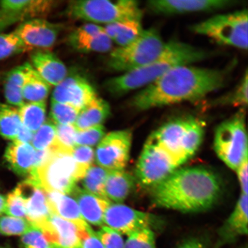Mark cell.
I'll return each instance as SVG.
<instances>
[{
  "label": "cell",
  "instance_id": "6da1fadb",
  "mask_svg": "<svg viewBox=\"0 0 248 248\" xmlns=\"http://www.w3.org/2000/svg\"><path fill=\"white\" fill-rule=\"evenodd\" d=\"M230 68L207 69L187 65L176 67L136 94L131 106L138 110L202 100L225 85Z\"/></svg>",
  "mask_w": 248,
  "mask_h": 248
},
{
  "label": "cell",
  "instance_id": "7a4b0ae2",
  "mask_svg": "<svg viewBox=\"0 0 248 248\" xmlns=\"http://www.w3.org/2000/svg\"><path fill=\"white\" fill-rule=\"evenodd\" d=\"M221 179L202 167L179 168L151 188L154 205L178 212H204L215 205L222 193Z\"/></svg>",
  "mask_w": 248,
  "mask_h": 248
},
{
  "label": "cell",
  "instance_id": "3957f363",
  "mask_svg": "<svg viewBox=\"0 0 248 248\" xmlns=\"http://www.w3.org/2000/svg\"><path fill=\"white\" fill-rule=\"evenodd\" d=\"M206 51L188 43L171 40L166 43L160 54L143 67L124 73L105 83L111 94L120 96L144 88L176 67L187 66L205 60Z\"/></svg>",
  "mask_w": 248,
  "mask_h": 248
},
{
  "label": "cell",
  "instance_id": "277c9868",
  "mask_svg": "<svg viewBox=\"0 0 248 248\" xmlns=\"http://www.w3.org/2000/svg\"><path fill=\"white\" fill-rule=\"evenodd\" d=\"M204 135L203 123L196 118L186 117L164 124L148 139L159 145L181 166L197 153Z\"/></svg>",
  "mask_w": 248,
  "mask_h": 248
},
{
  "label": "cell",
  "instance_id": "5b68a950",
  "mask_svg": "<svg viewBox=\"0 0 248 248\" xmlns=\"http://www.w3.org/2000/svg\"><path fill=\"white\" fill-rule=\"evenodd\" d=\"M51 151L45 162L29 177L35 180L46 193L70 195L88 169L78 164L71 154Z\"/></svg>",
  "mask_w": 248,
  "mask_h": 248
},
{
  "label": "cell",
  "instance_id": "8992f818",
  "mask_svg": "<svg viewBox=\"0 0 248 248\" xmlns=\"http://www.w3.org/2000/svg\"><path fill=\"white\" fill-rule=\"evenodd\" d=\"M65 14L74 19L108 25L128 20H141L142 12L134 0H81L68 3Z\"/></svg>",
  "mask_w": 248,
  "mask_h": 248
},
{
  "label": "cell",
  "instance_id": "52a82bcc",
  "mask_svg": "<svg viewBox=\"0 0 248 248\" xmlns=\"http://www.w3.org/2000/svg\"><path fill=\"white\" fill-rule=\"evenodd\" d=\"M248 13L247 9L214 16L192 26L198 35L207 37L221 45L247 50Z\"/></svg>",
  "mask_w": 248,
  "mask_h": 248
},
{
  "label": "cell",
  "instance_id": "ba28073f",
  "mask_svg": "<svg viewBox=\"0 0 248 248\" xmlns=\"http://www.w3.org/2000/svg\"><path fill=\"white\" fill-rule=\"evenodd\" d=\"M165 44L156 30H144L131 44L111 52L108 66L111 70L124 73L139 69L155 60Z\"/></svg>",
  "mask_w": 248,
  "mask_h": 248
},
{
  "label": "cell",
  "instance_id": "9c48e42d",
  "mask_svg": "<svg viewBox=\"0 0 248 248\" xmlns=\"http://www.w3.org/2000/svg\"><path fill=\"white\" fill-rule=\"evenodd\" d=\"M214 149L219 159L235 170L248 156V142L244 110L217 126Z\"/></svg>",
  "mask_w": 248,
  "mask_h": 248
},
{
  "label": "cell",
  "instance_id": "30bf717a",
  "mask_svg": "<svg viewBox=\"0 0 248 248\" xmlns=\"http://www.w3.org/2000/svg\"><path fill=\"white\" fill-rule=\"evenodd\" d=\"M181 166L155 142L147 139L135 169V179L145 187L153 188Z\"/></svg>",
  "mask_w": 248,
  "mask_h": 248
},
{
  "label": "cell",
  "instance_id": "8fae6325",
  "mask_svg": "<svg viewBox=\"0 0 248 248\" xmlns=\"http://www.w3.org/2000/svg\"><path fill=\"white\" fill-rule=\"evenodd\" d=\"M132 142V132L129 129L108 133L96 150L98 166L108 170H124L129 159Z\"/></svg>",
  "mask_w": 248,
  "mask_h": 248
},
{
  "label": "cell",
  "instance_id": "7c38bea8",
  "mask_svg": "<svg viewBox=\"0 0 248 248\" xmlns=\"http://www.w3.org/2000/svg\"><path fill=\"white\" fill-rule=\"evenodd\" d=\"M104 222L107 227L128 236L142 229H153L158 221L156 216L150 213L111 202L105 210Z\"/></svg>",
  "mask_w": 248,
  "mask_h": 248
},
{
  "label": "cell",
  "instance_id": "4fadbf2b",
  "mask_svg": "<svg viewBox=\"0 0 248 248\" xmlns=\"http://www.w3.org/2000/svg\"><path fill=\"white\" fill-rule=\"evenodd\" d=\"M38 228L49 243L64 248H77L81 246V241L91 230L82 229L74 223L51 214Z\"/></svg>",
  "mask_w": 248,
  "mask_h": 248
},
{
  "label": "cell",
  "instance_id": "5bb4252c",
  "mask_svg": "<svg viewBox=\"0 0 248 248\" xmlns=\"http://www.w3.org/2000/svg\"><path fill=\"white\" fill-rule=\"evenodd\" d=\"M97 97L88 80L75 74L67 76L60 84L55 86L51 100L71 105L80 110Z\"/></svg>",
  "mask_w": 248,
  "mask_h": 248
},
{
  "label": "cell",
  "instance_id": "9a60e30c",
  "mask_svg": "<svg viewBox=\"0 0 248 248\" xmlns=\"http://www.w3.org/2000/svg\"><path fill=\"white\" fill-rule=\"evenodd\" d=\"M61 29V25L41 18L24 21L15 31L31 50H47L54 45Z\"/></svg>",
  "mask_w": 248,
  "mask_h": 248
},
{
  "label": "cell",
  "instance_id": "2e32d148",
  "mask_svg": "<svg viewBox=\"0 0 248 248\" xmlns=\"http://www.w3.org/2000/svg\"><path fill=\"white\" fill-rule=\"evenodd\" d=\"M16 190L24 200L27 212L26 219L37 228L51 215L46 192L35 180L28 177L20 183Z\"/></svg>",
  "mask_w": 248,
  "mask_h": 248
},
{
  "label": "cell",
  "instance_id": "e0dca14e",
  "mask_svg": "<svg viewBox=\"0 0 248 248\" xmlns=\"http://www.w3.org/2000/svg\"><path fill=\"white\" fill-rule=\"evenodd\" d=\"M232 0H151L148 7L155 14L172 15L217 10L231 7Z\"/></svg>",
  "mask_w": 248,
  "mask_h": 248
},
{
  "label": "cell",
  "instance_id": "ac0fdd59",
  "mask_svg": "<svg viewBox=\"0 0 248 248\" xmlns=\"http://www.w3.org/2000/svg\"><path fill=\"white\" fill-rule=\"evenodd\" d=\"M71 46L81 52H107L112 48L113 42L105 33L104 27L89 23L78 28L68 39Z\"/></svg>",
  "mask_w": 248,
  "mask_h": 248
},
{
  "label": "cell",
  "instance_id": "d6986e66",
  "mask_svg": "<svg viewBox=\"0 0 248 248\" xmlns=\"http://www.w3.org/2000/svg\"><path fill=\"white\" fill-rule=\"evenodd\" d=\"M31 65L49 85L57 86L68 76L65 64L52 52L39 49L30 56Z\"/></svg>",
  "mask_w": 248,
  "mask_h": 248
},
{
  "label": "cell",
  "instance_id": "ffe728a7",
  "mask_svg": "<svg viewBox=\"0 0 248 248\" xmlns=\"http://www.w3.org/2000/svg\"><path fill=\"white\" fill-rule=\"evenodd\" d=\"M248 195L241 194L230 216L226 220L218 232V245L229 244L248 234Z\"/></svg>",
  "mask_w": 248,
  "mask_h": 248
},
{
  "label": "cell",
  "instance_id": "44dd1931",
  "mask_svg": "<svg viewBox=\"0 0 248 248\" xmlns=\"http://www.w3.org/2000/svg\"><path fill=\"white\" fill-rule=\"evenodd\" d=\"M78 205L85 221L97 226H104L105 210L111 201L105 200L77 186L70 194Z\"/></svg>",
  "mask_w": 248,
  "mask_h": 248
},
{
  "label": "cell",
  "instance_id": "7402d4cb",
  "mask_svg": "<svg viewBox=\"0 0 248 248\" xmlns=\"http://www.w3.org/2000/svg\"><path fill=\"white\" fill-rule=\"evenodd\" d=\"M36 151L30 144L12 141L5 149L4 160L16 174L29 176L33 169Z\"/></svg>",
  "mask_w": 248,
  "mask_h": 248
},
{
  "label": "cell",
  "instance_id": "603a6c76",
  "mask_svg": "<svg viewBox=\"0 0 248 248\" xmlns=\"http://www.w3.org/2000/svg\"><path fill=\"white\" fill-rule=\"evenodd\" d=\"M46 193L48 206L51 214L73 222L82 229L91 227L83 218L78 205L73 198L58 192Z\"/></svg>",
  "mask_w": 248,
  "mask_h": 248
},
{
  "label": "cell",
  "instance_id": "cb8c5ba5",
  "mask_svg": "<svg viewBox=\"0 0 248 248\" xmlns=\"http://www.w3.org/2000/svg\"><path fill=\"white\" fill-rule=\"evenodd\" d=\"M136 179L125 170H109L105 182L104 191L108 201L122 203L131 193Z\"/></svg>",
  "mask_w": 248,
  "mask_h": 248
},
{
  "label": "cell",
  "instance_id": "d4e9b609",
  "mask_svg": "<svg viewBox=\"0 0 248 248\" xmlns=\"http://www.w3.org/2000/svg\"><path fill=\"white\" fill-rule=\"evenodd\" d=\"M110 105L101 98H95L79 111L74 126L78 131L101 125L110 115Z\"/></svg>",
  "mask_w": 248,
  "mask_h": 248
},
{
  "label": "cell",
  "instance_id": "484cf974",
  "mask_svg": "<svg viewBox=\"0 0 248 248\" xmlns=\"http://www.w3.org/2000/svg\"><path fill=\"white\" fill-rule=\"evenodd\" d=\"M105 33L119 47L128 46L137 39L144 31L141 20H128L105 25Z\"/></svg>",
  "mask_w": 248,
  "mask_h": 248
},
{
  "label": "cell",
  "instance_id": "4316f807",
  "mask_svg": "<svg viewBox=\"0 0 248 248\" xmlns=\"http://www.w3.org/2000/svg\"><path fill=\"white\" fill-rule=\"evenodd\" d=\"M31 67L30 63H24L9 71L5 77V98L11 106L19 108L26 102L23 98L22 91Z\"/></svg>",
  "mask_w": 248,
  "mask_h": 248
},
{
  "label": "cell",
  "instance_id": "83f0119b",
  "mask_svg": "<svg viewBox=\"0 0 248 248\" xmlns=\"http://www.w3.org/2000/svg\"><path fill=\"white\" fill-rule=\"evenodd\" d=\"M50 87L51 85L43 79L31 66L23 88L22 95L24 102L46 101L50 92Z\"/></svg>",
  "mask_w": 248,
  "mask_h": 248
},
{
  "label": "cell",
  "instance_id": "f1b7e54d",
  "mask_svg": "<svg viewBox=\"0 0 248 248\" xmlns=\"http://www.w3.org/2000/svg\"><path fill=\"white\" fill-rule=\"evenodd\" d=\"M21 124L33 133L46 122V102H25L17 108Z\"/></svg>",
  "mask_w": 248,
  "mask_h": 248
},
{
  "label": "cell",
  "instance_id": "f546056e",
  "mask_svg": "<svg viewBox=\"0 0 248 248\" xmlns=\"http://www.w3.org/2000/svg\"><path fill=\"white\" fill-rule=\"evenodd\" d=\"M21 125L17 108L0 102V135L14 141Z\"/></svg>",
  "mask_w": 248,
  "mask_h": 248
},
{
  "label": "cell",
  "instance_id": "4dcf8cb0",
  "mask_svg": "<svg viewBox=\"0 0 248 248\" xmlns=\"http://www.w3.org/2000/svg\"><path fill=\"white\" fill-rule=\"evenodd\" d=\"M109 170L93 164L89 167L81 180L83 189L93 195L108 201L105 196V182Z\"/></svg>",
  "mask_w": 248,
  "mask_h": 248
},
{
  "label": "cell",
  "instance_id": "1f68e13d",
  "mask_svg": "<svg viewBox=\"0 0 248 248\" xmlns=\"http://www.w3.org/2000/svg\"><path fill=\"white\" fill-rule=\"evenodd\" d=\"M56 124L57 138L53 145L49 148L54 151L71 154L76 145L77 129L74 125Z\"/></svg>",
  "mask_w": 248,
  "mask_h": 248
},
{
  "label": "cell",
  "instance_id": "d6a6232c",
  "mask_svg": "<svg viewBox=\"0 0 248 248\" xmlns=\"http://www.w3.org/2000/svg\"><path fill=\"white\" fill-rule=\"evenodd\" d=\"M29 50L15 31L0 33V61Z\"/></svg>",
  "mask_w": 248,
  "mask_h": 248
},
{
  "label": "cell",
  "instance_id": "836d02e7",
  "mask_svg": "<svg viewBox=\"0 0 248 248\" xmlns=\"http://www.w3.org/2000/svg\"><path fill=\"white\" fill-rule=\"evenodd\" d=\"M57 138L56 124L49 119L45 122L36 132L34 133L32 143L34 149L38 151L46 150L54 144Z\"/></svg>",
  "mask_w": 248,
  "mask_h": 248
},
{
  "label": "cell",
  "instance_id": "e575fe53",
  "mask_svg": "<svg viewBox=\"0 0 248 248\" xmlns=\"http://www.w3.org/2000/svg\"><path fill=\"white\" fill-rule=\"evenodd\" d=\"M79 111L71 105L51 100L50 116L55 124L74 125Z\"/></svg>",
  "mask_w": 248,
  "mask_h": 248
},
{
  "label": "cell",
  "instance_id": "d590c367",
  "mask_svg": "<svg viewBox=\"0 0 248 248\" xmlns=\"http://www.w3.org/2000/svg\"><path fill=\"white\" fill-rule=\"evenodd\" d=\"M32 227L27 219L8 216L0 217V233L7 236H22Z\"/></svg>",
  "mask_w": 248,
  "mask_h": 248
},
{
  "label": "cell",
  "instance_id": "8d00e7d4",
  "mask_svg": "<svg viewBox=\"0 0 248 248\" xmlns=\"http://www.w3.org/2000/svg\"><path fill=\"white\" fill-rule=\"evenodd\" d=\"M124 248H157L153 229H144L130 234Z\"/></svg>",
  "mask_w": 248,
  "mask_h": 248
},
{
  "label": "cell",
  "instance_id": "74e56055",
  "mask_svg": "<svg viewBox=\"0 0 248 248\" xmlns=\"http://www.w3.org/2000/svg\"><path fill=\"white\" fill-rule=\"evenodd\" d=\"M105 135V128L102 125L93 126L84 131H78L76 145L94 147L100 143Z\"/></svg>",
  "mask_w": 248,
  "mask_h": 248
},
{
  "label": "cell",
  "instance_id": "f35d334b",
  "mask_svg": "<svg viewBox=\"0 0 248 248\" xmlns=\"http://www.w3.org/2000/svg\"><path fill=\"white\" fill-rule=\"evenodd\" d=\"M4 213L8 216L16 218H27L26 206L23 198L15 189L6 197V207Z\"/></svg>",
  "mask_w": 248,
  "mask_h": 248
},
{
  "label": "cell",
  "instance_id": "ab89813d",
  "mask_svg": "<svg viewBox=\"0 0 248 248\" xmlns=\"http://www.w3.org/2000/svg\"><path fill=\"white\" fill-rule=\"evenodd\" d=\"M21 240L25 248H54L42 232L34 226L21 236Z\"/></svg>",
  "mask_w": 248,
  "mask_h": 248
},
{
  "label": "cell",
  "instance_id": "60d3db41",
  "mask_svg": "<svg viewBox=\"0 0 248 248\" xmlns=\"http://www.w3.org/2000/svg\"><path fill=\"white\" fill-rule=\"evenodd\" d=\"M104 248H124L122 234L107 226H102L100 231L95 232Z\"/></svg>",
  "mask_w": 248,
  "mask_h": 248
},
{
  "label": "cell",
  "instance_id": "b9f144b4",
  "mask_svg": "<svg viewBox=\"0 0 248 248\" xmlns=\"http://www.w3.org/2000/svg\"><path fill=\"white\" fill-rule=\"evenodd\" d=\"M248 71L245 73L243 78H242L239 85L235 91L232 93L231 96H229L225 99L223 102H227L233 106L247 107L248 105Z\"/></svg>",
  "mask_w": 248,
  "mask_h": 248
},
{
  "label": "cell",
  "instance_id": "7bdbcfd3",
  "mask_svg": "<svg viewBox=\"0 0 248 248\" xmlns=\"http://www.w3.org/2000/svg\"><path fill=\"white\" fill-rule=\"evenodd\" d=\"M71 155L78 164L87 169L93 165L94 161V151L92 147L76 145L73 149Z\"/></svg>",
  "mask_w": 248,
  "mask_h": 248
},
{
  "label": "cell",
  "instance_id": "ee69618b",
  "mask_svg": "<svg viewBox=\"0 0 248 248\" xmlns=\"http://www.w3.org/2000/svg\"><path fill=\"white\" fill-rule=\"evenodd\" d=\"M26 20L20 12H10L0 9V32L15 23Z\"/></svg>",
  "mask_w": 248,
  "mask_h": 248
},
{
  "label": "cell",
  "instance_id": "f6af8a7d",
  "mask_svg": "<svg viewBox=\"0 0 248 248\" xmlns=\"http://www.w3.org/2000/svg\"><path fill=\"white\" fill-rule=\"evenodd\" d=\"M235 171L237 172L241 194L248 195V156L245 158Z\"/></svg>",
  "mask_w": 248,
  "mask_h": 248
},
{
  "label": "cell",
  "instance_id": "bcb514c9",
  "mask_svg": "<svg viewBox=\"0 0 248 248\" xmlns=\"http://www.w3.org/2000/svg\"><path fill=\"white\" fill-rule=\"evenodd\" d=\"M80 248H104L96 232L92 229L83 238Z\"/></svg>",
  "mask_w": 248,
  "mask_h": 248
},
{
  "label": "cell",
  "instance_id": "7dc6e473",
  "mask_svg": "<svg viewBox=\"0 0 248 248\" xmlns=\"http://www.w3.org/2000/svg\"><path fill=\"white\" fill-rule=\"evenodd\" d=\"M34 133L30 131L23 125L21 126L16 138L14 141L21 143L30 144L32 142Z\"/></svg>",
  "mask_w": 248,
  "mask_h": 248
},
{
  "label": "cell",
  "instance_id": "c3c4849f",
  "mask_svg": "<svg viewBox=\"0 0 248 248\" xmlns=\"http://www.w3.org/2000/svg\"><path fill=\"white\" fill-rule=\"evenodd\" d=\"M178 248H206L201 241L197 239H191L185 242Z\"/></svg>",
  "mask_w": 248,
  "mask_h": 248
},
{
  "label": "cell",
  "instance_id": "681fc988",
  "mask_svg": "<svg viewBox=\"0 0 248 248\" xmlns=\"http://www.w3.org/2000/svg\"><path fill=\"white\" fill-rule=\"evenodd\" d=\"M6 207V197L0 194V216L4 213Z\"/></svg>",
  "mask_w": 248,
  "mask_h": 248
},
{
  "label": "cell",
  "instance_id": "f907efd6",
  "mask_svg": "<svg viewBox=\"0 0 248 248\" xmlns=\"http://www.w3.org/2000/svg\"><path fill=\"white\" fill-rule=\"evenodd\" d=\"M52 246H53V245H52ZM53 248H64L59 247H57V246H53Z\"/></svg>",
  "mask_w": 248,
  "mask_h": 248
},
{
  "label": "cell",
  "instance_id": "816d5d0a",
  "mask_svg": "<svg viewBox=\"0 0 248 248\" xmlns=\"http://www.w3.org/2000/svg\"><path fill=\"white\" fill-rule=\"evenodd\" d=\"M0 248H7V247H0Z\"/></svg>",
  "mask_w": 248,
  "mask_h": 248
}]
</instances>
